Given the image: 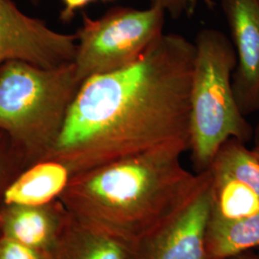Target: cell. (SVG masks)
<instances>
[{
	"instance_id": "3",
	"label": "cell",
	"mask_w": 259,
	"mask_h": 259,
	"mask_svg": "<svg viewBox=\"0 0 259 259\" xmlns=\"http://www.w3.org/2000/svg\"><path fill=\"white\" fill-rule=\"evenodd\" d=\"M81 83L74 63L45 68L9 61L0 66V132L25 169L52 151Z\"/></svg>"
},
{
	"instance_id": "10",
	"label": "cell",
	"mask_w": 259,
	"mask_h": 259,
	"mask_svg": "<svg viewBox=\"0 0 259 259\" xmlns=\"http://www.w3.org/2000/svg\"><path fill=\"white\" fill-rule=\"evenodd\" d=\"M71 173L62 162L47 158L27 167L5 189L1 203L39 205L60 199Z\"/></svg>"
},
{
	"instance_id": "5",
	"label": "cell",
	"mask_w": 259,
	"mask_h": 259,
	"mask_svg": "<svg viewBox=\"0 0 259 259\" xmlns=\"http://www.w3.org/2000/svg\"><path fill=\"white\" fill-rule=\"evenodd\" d=\"M165 17L162 10L154 6H117L98 19L83 13L82 26L76 33L73 62L80 81L136 62L163 34Z\"/></svg>"
},
{
	"instance_id": "4",
	"label": "cell",
	"mask_w": 259,
	"mask_h": 259,
	"mask_svg": "<svg viewBox=\"0 0 259 259\" xmlns=\"http://www.w3.org/2000/svg\"><path fill=\"white\" fill-rule=\"evenodd\" d=\"M194 46L188 150L197 173H201L209 168L227 140L247 144L253 138V128L233 92L236 56L231 39L217 29L204 28L195 37Z\"/></svg>"
},
{
	"instance_id": "9",
	"label": "cell",
	"mask_w": 259,
	"mask_h": 259,
	"mask_svg": "<svg viewBox=\"0 0 259 259\" xmlns=\"http://www.w3.org/2000/svg\"><path fill=\"white\" fill-rule=\"evenodd\" d=\"M70 216L60 200L39 205L0 202V235L50 253Z\"/></svg>"
},
{
	"instance_id": "11",
	"label": "cell",
	"mask_w": 259,
	"mask_h": 259,
	"mask_svg": "<svg viewBox=\"0 0 259 259\" xmlns=\"http://www.w3.org/2000/svg\"><path fill=\"white\" fill-rule=\"evenodd\" d=\"M126 243L70 214L50 259H130Z\"/></svg>"
},
{
	"instance_id": "13",
	"label": "cell",
	"mask_w": 259,
	"mask_h": 259,
	"mask_svg": "<svg viewBox=\"0 0 259 259\" xmlns=\"http://www.w3.org/2000/svg\"><path fill=\"white\" fill-rule=\"evenodd\" d=\"M210 185V220L232 221L259 212V196L248 185L214 173Z\"/></svg>"
},
{
	"instance_id": "18",
	"label": "cell",
	"mask_w": 259,
	"mask_h": 259,
	"mask_svg": "<svg viewBox=\"0 0 259 259\" xmlns=\"http://www.w3.org/2000/svg\"><path fill=\"white\" fill-rule=\"evenodd\" d=\"M63 3V9L60 14V19L67 23L74 19L75 14L89 6L95 0H61Z\"/></svg>"
},
{
	"instance_id": "24",
	"label": "cell",
	"mask_w": 259,
	"mask_h": 259,
	"mask_svg": "<svg viewBox=\"0 0 259 259\" xmlns=\"http://www.w3.org/2000/svg\"><path fill=\"white\" fill-rule=\"evenodd\" d=\"M254 251H256V252H257V253H258V254H259V248H258V249H257V250H254Z\"/></svg>"
},
{
	"instance_id": "1",
	"label": "cell",
	"mask_w": 259,
	"mask_h": 259,
	"mask_svg": "<svg viewBox=\"0 0 259 259\" xmlns=\"http://www.w3.org/2000/svg\"><path fill=\"white\" fill-rule=\"evenodd\" d=\"M194 42L162 34L133 64L81 83L46 158L71 176L159 145L188 144Z\"/></svg>"
},
{
	"instance_id": "21",
	"label": "cell",
	"mask_w": 259,
	"mask_h": 259,
	"mask_svg": "<svg viewBox=\"0 0 259 259\" xmlns=\"http://www.w3.org/2000/svg\"><path fill=\"white\" fill-rule=\"evenodd\" d=\"M252 151L256 155V157L259 158V145H254V147L252 148Z\"/></svg>"
},
{
	"instance_id": "17",
	"label": "cell",
	"mask_w": 259,
	"mask_h": 259,
	"mask_svg": "<svg viewBox=\"0 0 259 259\" xmlns=\"http://www.w3.org/2000/svg\"><path fill=\"white\" fill-rule=\"evenodd\" d=\"M0 259H50V253L29 248L0 235Z\"/></svg>"
},
{
	"instance_id": "6",
	"label": "cell",
	"mask_w": 259,
	"mask_h": 259,
	"mask_svg": "<svg viewBox=\"0 0 259 259\" xmlns=\"http://www.w3.org/2000/svg\"><path fill=\"white\" fill-rule=\"evenodd\" d=\"M197 174L199 180L192 192L131 247L130 259H207L211 177L208 170Z\"/></svg>"
},
{
	"instance_id": "14",
	"label": "cell",
	"mask_w": 259,
	"mask_h": 259,
	"mask_svg": "<svg viewBox=\"0 0 259 259\" xmlns=\"http://www.w3.org/2000/svg\"><path fill=\"white\" fill-rule=\"evenodd\" d=\"M208 169L248 185L259 196V158L240 140H227L217 151Z\"/></svg>"
},
{
	"instance_id": "23",
	"label": "cell",
	"mask_w": 259,
	"mask_h": 259,
	"mask_svg": "<svg viewBox=\"0 0 259 259\" xmlns=\"http://www.w3.org/2000/svg\"><path fill=\"white\" fill-rule=\"evenodd\" d=\"M102 1H105V2H111V1H114V0H102Z\"/></svg>"
},
{
	"instance_id": "12",
	"label": "cell",
	"mask_w": 259,
	"mask_h": 259,
	"mask_svg": "<svg viewBox=\"0 0 259 259\" xmlns=\"http://www.w3.org/2000/svg\"><path fill=\"white\" fill-rule=\"evenodd\" d=\"M259 248V212L232 221H208L207 259H231Z\"/></svg>"
},
{
	"instance_id": "7",
	"label": "cell",
	"mask_w": 259,
	"mask_h": 259,
	"mask_svg": "<svg viewBox=\"0 0 259 259\" xmlns=\"http://www.w3.org/2000/svg\"><path fill=\"white\" fill-rule=\"evenodd\" d=\"M76 52V34L57 32L22 13L13 0H0V66L22 61L53 68L73 63Z\"/></svg>"
},
{
	"instance_id": "15",
	"label": "cell",
	"mask_w": 259,
	"mask_h": 259,
	"mask_svg": "<svg viewBox=\"0 0 259 259\" xmlns=\"http://www.w3.org/2000/svg\"><path fill=\"white\" fill-rule=\"evenodd\" d=\"M24 169V164L11 146L7 136L0 132V202L7 186Z\"/></svg>"
},
{
	"instance_id": "16",
	"label": "cell",
	"mask_w": 259,
	"mask_h": 259,
	"mask_svg": "<svg viewBox=\"0 0 259 259\" xmlns=\"http://www.w3.org/2000/svg\"><path fill=\"white\" fill-rule=\"evenodd\" d=\"M148 2L149 6L160 8L173 19L189 18L200 6L210 10L216 6L215 0H148Z\"/></svg>"
},
{
	"instance_id": "19",
	"label": "cell",
	"mask_w": 259,
	"mask_h": 259,
	"mask_svg": "<svg viewBox=\"0 0 259 259\" xmlns=\"http://www.w3.org/2000/svg\"><path fill=\"white\" fill-rule=\"evenodd\" d=\"M231 259H259V254L256 251H249Z\"/></svg>"
},
{
	"instance_id": "20",
	"label": "cell",
	"mask_w": 259,
	"mask_h": 259,
	"mask_svg": "<svg viewBox=\"0 0 259 259\" xmlns=\"http://www.w3.org/2000/svg\"><path fill=\"white\" fill-rule=\"evenodd\" d=\"M253 139H254V145H259V120L255 129L253 130Z\"/></svg>"
},
{
	"instance_id": "8",
	"label": "cell",
	"mask_w": 259,
	"mask_h": 259,
	"mask_svg": "<svg viewBox=\"0 0 259 259\" xmlns=\"http://www.w3.org/2000/svg\"><path fill=\"white\" fill-rule=\"evenodd\" d=\"M236 56L232 88L245 116L259 111V0H220Z\"/></svg>"
},
{
	"instance_id": "22",
	"label": "cell",
	"mask_w": 259,
	"mask_h": 259,
	"mask_svg": "<svg viewBox=\"0 0 259 259\" xmlns=\"http://www.w3.org/2000/svg\"><path fill=\"white\" fill-rule=\"evenodd\" d=\"M44 0H31V2L34 4V5H37L39 3H41Z\"/></svg>"
},
{
	"instance_id": "2",
	"label": "cell",
	"mask_w": 259,
	"mask_h": 259,
	"mask_svg": "<svg viewBox=\"0 0 259 259\" xmlns=\"http://www.w3.org/2000/svg\"><path fill=\"white\" fill-rule=\"evenodd\" d=\"M188 144L169 142L71 177L60 201L76 218L132 247L192 192L183 166Z\"/></svg>"
}]
</instances>
